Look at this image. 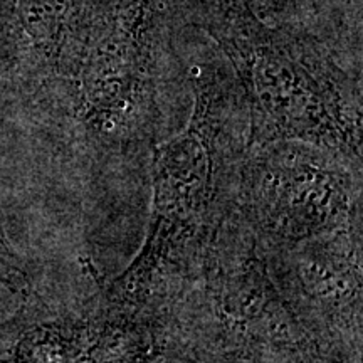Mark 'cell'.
<instances>
[{
  "mask_svg": "<svg viewBox=\"0 0 363 363\" xmlns=\"http://www.w3.org/2000/svg\"><path fill=\"white\" fill-rule=\"evenodd\" d=\"M0 284L6 286L12 293L22 294V296L30 294V286L26 272L17 262V256L9 247L2 233H0Z\"/></svg>",
  "mask_w": 363,
  "mask_h": 363,
  "instance_id": "4",
  "label": "cell"
},
{
  "mask_svg": "<svg viewBox=\"0 0 363 363\" xmlns=\"http://www.w3.org/2000/svg\"><path fill=\"white\" fill-rule=\"evenodd\" d=\"M294 254V278L321 316H360V247L353 227L303 240Z\"/></svg>",
  "mask_w": 363,
  "mask_h": 363,
  "instance_id": "3",
  "label": "cell"
},
{
  "mask_svg": "<svg viewBox=\"0 0 363 363\" xmlns=\"http://www.w3.org/2000/svg\"><path fill=\"white\" fill-rule=\"evenodd\" d=\"M219 157L201 113L184 133L157 148L153 208L143 247L108 288L116 306H138L157 272L185 240L194 238L214 208L219 192Z\"/></svg>",
  "mask_w": 363,
  "mask_h": 363,
  "instance_id": "1",
  "label": "cell"
},
{
  "mask_svg": "<svg viewBox=\"0 0 363 363\" xmlns=\"http://www.w3.org/2000/svg\"><path fill=\"white\" fill-rule=\"evenodd\" d=\"M323 148L274 145L256 158L247 189L254 220L267 238L299 244L348 225L353 177Z\"/></svg>",
  "mask_w": 363,
  "mask_h": 363,
  "instance_id": "2",
  "label": "cell"
}]
</instances>
